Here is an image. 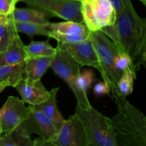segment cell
<instances>
[{
  "mask_svg": "<svg viewBox=\"0 0 146 146\" xmlns=\"http://www.w3.org/2000/svg\"><path fill=\"white\" fill-rule=\"evenodd\" d=\"M116 46L119 53L129 56L138 71L146 53V17L135 11L131 0H123V5L115 22L101 30Z\"/></svg>",
  "mask_w": 146,
  "mask_h": 146,
  "instance_id": "6da1fadb",
  "label": "cell"
},
{
  "mask_svg": "<svg viewBox=\"0 0 146 146\" xmlns=\"http://www.w3.org/2000/svg\"><path fill=\"white\" fill-rule=\"evenodd\" d=\"M117 113L111 118L118 146H146V116L118 91H111Z\"/></svg>",
  "mask_w": 146,
  "mask_h": 146,
  "instance_id": "7a4b0ae2",
  "label": "cell"
},
{
  "mask_svg": "<svg viewBox=\"0 0 146 146\" xmlns=\"http://www.w3.org/2000/svg\"><path fill=\"white\" fill-rule=\"evenodd\" d=\"M74 115L84 130L88 146H118L111 118L92 106L87 108L76 106Z\"/></svg>",
  "mask_w": 146,
  "mask_h": 146,
  "instance_id": "3957f363",
  "label": "cell"
},
{
  "mask_svg": "<svg viewBox=\"0 0 146 146\" xmlns=\"http://www.w3.org/2000/svg\"><path fill=\"white\" fill-rule=\"evenodd\" d=\"M89 38L96 51L100 64L98 71L103 81L111 87V91H118L117 84L122 73L115 67V59L119 54L116 46L102 31H90Z\"/></svg>",
  "mask_w": 146,
  "mask_h": 146,
  "instance_id": "277c9868",
  "label": "cell"
},
{
  "mask_svg": "<svg viewBox=\"0 0 146 146\" xmlns=\"http://www.w3.org/2000/svg\"><path fill=\"white\" fill-rule=\"evenodd\" d=\"M56 48V52L50 67L56 75L65 81L74 93L77 101V106L82 108H88L91 104L87 95L81 94L77 87V80L81 74L80 65L58 44Z\"/></svg>",
  "mask_w": 146,
  "mask_h": 146,
  "instance_id": "5b68a950",
  "label": "cell"
},
{
  "mask_svg": "<svg viewBox=\"0 0 146 146\" xmlns=\"http://www.w3.org/2000/svg\"><path fill=\"white\" fill-rule=\"evenodd\" d=\"M81 14L84 24L90 31L111 27L116 20V12L109 0H83Z\"/></svg>",
  "mask_w": 146,
  "mask_h": 146,
  "instance_id": "8992f818",
  "label": "cell"
},
{
  "mask_svg": "<svg viewBox=\"0 0 146 146\" xmlns=\"http://www.w3.org/2000/svg\"><path fill=\"white\" fill-rule=\"evenodd\" d=\"M29 7L45 11L50 17L84 23L81 1L78 0H22Z\"/></svg>",
  "mask_w": 146,
  "mask_h": 146,
  "instance_id": "52a82bcc",
  "label": "cell"
},
{
  "mask_svg": "<svg viewBox=\"0 0 146 146\" xmlns=\"http://www.w3.org/2000/svg\"><path fill=\"white\" fill-rule=\"evenodd\" d=\"M31 108L29 117L14 131L27 137H31L32 133L37 134L46 142V146H51V143L56 138L58 128L47 115L35 109L32 106Z\"/></svg>",
  "mask_w": 146,
  "mask_h": 146,
  "instance_id": "ba28073f",
  "label": "cell"
},
{
  "mask_svg": "<svg viewBox=\"0 0 146 146\" xmlns=\"http://www.w3.org/2000/svg\"><path fill=\"white\" fill-rule=\"evenodd\" d=\"M31 106H26L22 100L9 96L0 110V128L2 134L11 132L29 117Z\"/></svg>",
  "mask_w": 146,
  "mask_h": 146,
  "instance_id": "9c48e42d",
  "label": "cell"
},
{
  "mask_svg": "<svg viewBox=\"0 0 146 146\" xmlns=\"http://www.w3.org/2000/svg\"><path fill=\"white\" fill-rule=\"evenodd\" d=\"M51 146H88L84 130L74 114L64 119Z\"/></svg>",
  "mask_w": 146,
  "mask_h": 146,
  "instance_id": "30bf717a",
  "label": "cell"
},
{
  "mask_svg": "<svg viewBox=\"0 0 146 146\" xmlns=\"http://www.w3.org/2000/svg\"><path fill=\"white\" fill-rule=\"evenodd\" d=\"M80 66H88L99 69L100 64L96 51L90 38L74 44L58 43Z\"/></svg>",
  "mask_w": 146,
  "mask_h": 146,
  "instance_id": "8fae6325",
  "label": "cell"
},
{
  "mask_svg": "<svg viewBox=\"0 0 146 146\" xmlns=\"http://www.w3.org/2000/svg\"><path fill=\"white\" fill-rule=\"evenodd\" d=\"M14 88H16L25 104L36 106L46 101L50 96L49 91L41 81H32L24 77Z\"/></svg>",
  "mask_w": 146,
  "mask_h": 146,
  "instance_id": "7c38bea8",
  "label": "cell"
},
{
  "mask_svg": "<svg viewBox=\"0 0 146 146\" xmlns=\"http://www.w3.org/2000/svg\"><path fill=\"white\" fill-rule=\"evenodd\" d=\"M27 56L25 45L16 31L11 37L7 49L0 53V66L19 64L25 61Z\"/></svg>",
  "mask_w": 146,
  "mask_h": 146,
  "instance_id": "4fadbf2b",
  "label": "cell"
},
{
  "mask_svg": "<svg viewBox=\"0 0 146 146\" xmlns=\"http://www.w3.org/2000/svg\"><path fill=\"white\" fill-rule=\"evenodd\" d=\"M54 56H27L25 63V76L32 81L41 80L46 70L50 67Z\"/></svg>",
  "mask_w": 146,
  "mask_h": 146,
  "instance_id": "5bb4252c",
  "label": "cell"
},
{
  "mask_svg": "<svg viewBox=\"0 0 146 146\" xmlns=\"http://www.w3.org/2000/svg\"><path fill=\"white\" fill-rule=\"evenodd\" d=\"M58 89H59V87H56V88H52L49 91L50 96L46 101L41 103V104H38V105L32 106L35 109L38 110L43 113L45 114L46 115H47L48 118H51L54 121L55 125H56L58 129H59L61 124L64 122V118H63L61 112L57 107L56 96Z\"/></svg>",
  "mask_w": 146,
  "mask_h": 146,
  "instance_id": "9a60e30c",
  "label": "cell"
},
{
  "mask_svg": "<svg viewBox=\"0 0 146 146\" xmlns=\"http://www.w3.org/2000/svg\"><path fill=\"white\" fill-rule=\"evenodd\" d=\"M25 76V63L0 66V85L14 87Z\"/></svg>",
  "mask_w": 146,
  "mask_h": 146,
  "instance_id": "2e32d148",
  "label": "cell"
},
{
  "mask_svg": "<svg viewBox=\"0 0 146 146\" xmlns=\"http://www.w3.org/2000/svg\"><path fill=\"white\" fill-rule=\"evenodd\" d=\"M50 16L45 11L35 8H17L9 16L14 21L34 22L38 24H48Z\"/></svg>",
  "mask_w": 146,
  "mask_h": 146,
  "instance_id": "e0dca14e",
  "label": "cell"
},
{
  "mask_svg": "<svg viewBox=\"0 0 146 146\" xmlns=\"http://www.w3.org/2000/svg\"><path fill=\"white\" fill-rule=\"evenodd\" d=\"M49 31L62 34H89L90 31L84 23L66 21L58 23H48Z\"/></svg>",
  "mask_w": 146,
  "mask_h": 146,
  "instance_id": "ac0fdd59",
  "label": "cell"
},
{
  "mask_svg": "<svg viewBox=\"0 0 146 146\" xmlns=\"http://www.w3.org/2000/svg\"><path fill=\"white\" fill-rule=\"evenodd\" d=\"M14 21V27L17 32H21L27 34L31 38L35 35H43L48 36L49 34L48 24H38L34 22H24V21Z\"/></svg>",
  "mask_w": 146,
  "mask_h": 146,
  "instance_id": "d6986e66",
  "label": "cell"
},
{
  "mask_svg": "<svg viewBox=\"0 0 146 146\" xmlns=\"http://www.w3.org/2000/svg\"><path fill=\"white\" fill-rule=\"evenodd\" d=\"M27 56H51L55 55L56 48L50 44L49 39L46 41H33L29 45L25 46Z\"/></svg>",
  "mask_w": 146,
  "mask_h": 146,
  "instance_id": "ffe728a7",
  "label": "cell"
},
{
  "mask_svg": "<svg viewBox=\"0 0 146 146\" xmlns=\"http://www.w3.org/2000/svg\"><path fill=\"white\" fill-rule=\"evenodd\" d=\"M0 146H34V140L13 131L1 135Z\"/></svg>",
  "mask_w": 146,
  "mask_h": 146,
  "instance_id": "44dd1931",
  "label": "cell"
},
{
  "mask_svg": "<svg viewBox=\"0 0 146 146\" xmlns=\"http://www.w3.org/2000/svg\"><path fill=\"white\" fill-rule=\"evenodd\" d=\"M136 78V76L130 70L123 71L121 76L117 84V89L118 92L123 96L126 97L131 95L133 91L134 80Z\"/></svg>",
  "mask_w": 146,
  "mask_h": 146,
  "instance_id": "7402d4cb",
  "label": "cell"
},
{
  "mask_svg": "<svg viewBox=\"0 0 146 146\" xmlns=\"http://www.w3.org/2000/svg\"><path fill=\"white\" fill-rule=\"evenodd\" d=\"M90 34V33H89ZM89 34H62L50 31L48 37L56 40L61 44H74L84 41L89 38Z\"/></svg>",
  "mask_w": 146,
  "mask_h": 146,
  "instance_id": "603a6c76",
  "label": "cell"
},
{
  "mask_svg": "<svg viewBox=\"0 0 146 146\" xmlns=\"http://www.w3.org/2000/svg\"><path fill=\"white\" fill-rule=\"evenodd\" d=\"M95 80V75L91 70H84L82 73L81 72L78 80H77V87L81 94L87 95V90L91 87V84Z\"/></svg>",
  "mask_w": 146,
  "mask_h": 146,
  "instance_id": "cb8c5ba5",
  "label": "cell"
},
{
  "mask_svg": "<svg viewBox=\"0 0 146 146\" xmlns=\"http://www.w3.org/2000/svg\"><path fill=\"white\" fill-rule=\"evenodd\" d=\"M115 67L118 71L123 73L125 70H130L136 76V69L134 67L131 57L124 53H119L115 59Z\"/></svg>",
  "mask_w": 146,
  "mask_h": 146,
  "instance_id": "d4e9b609",
  "label": "cell"
},
{
  "mask_svg": "<svg viewBox=\"0 0 146 146\" xmlns=\"http://www.w3.org/2000/svg\"><path fill=\"white\" fill-rule=\"evenodd\" d=\"M19 0H0V14L9 17L16 7Z\"/></svg>",
  "mask_w": 146,
  "mask_h": 146,
  "instance_id": "484cf974",
  "label": "cell"
},
{
  "mask_svg": "<svg viewBox=\"0 0 146 146\" xmlns=\"http://www.w3.org/2000/svg\"><path fill=\"white\" fill-rule=\"evenodd\" d=\"M93 91H94V95L96 97L108 95L111 91V87L104 81H100V82L95 84L94 88H93Z\"/></svg>",
  "mask_w": 146,
  "mask_h": 146,
  "instance_id": "4316f807",
  "label": "cell"
},
{
  "mask_svg": "<svg viewBox=\"0 0 146 146\" xmlns=\"http://www.w3.org/2000/svg\"><path fill=\"white\" fill-rule=\"evenodd\" d=\"M114 7L116 12V18L118 16V14L121 12V9H122L123 5V0H109Z\"/></svg>",
  "mask_w": 146,
  "mask_h": 146,
  "instance_id": "83f0119b",
  "label": "cell"
},
{
  "mask_svg": "<svg viewBox=\"0 0 146 146\" xmlns=\"http://www.w3.org/2000/svg\"><path fill=\"white\" fill-rule=\"evenodd\" d=\"M9 22V17L0 14V24H7Z\"/></svg>",
  "mask_w": 146,
  "mask_h": 146,
  "instance_id": "f1b7e54d",
  "label": "cell"
},
{
  "mask_svg": "<svg viewBox=\"0 0 146 146\" xmlns=\"http://www.w3.org/2000/svg\"><path fill=\"white\" fill-rule=\"evenodd\" d=\"M141 65L143 66L144 67L146 68V53L143 54L142 57V59H141Z\"/></svg>",
  "mask_w": 146,
  "mask_h": 146,
  "instance_id": "f546056e",
  "label": "cell"
},
{
  "mask_svg": "<svg viewBox=\"0 0 146 146\" xmlns=\"http://www.w3.org/2000/svg\"><path fill=\"white\" fill-rule=\"evenodd\" d=\"M6 88L5 86H1L0 85V93L1 92V91H3L4 90V88Z\"/></svg>",
  "mask_w": 146,
  "mask_h": 146,
  "instance_id": "4dcf8cb0",
  "label": "cell"
},
{
  "mask_svg": "<svg viewBox=\"0 0 146 146\" xmlns=\"http://www.w3.org/2000/svg\"><path fill=\"white\" fill-rule=\"evenodd\" d=\"M1 135H2V133H1V128H0V138H1Z\"/></svg>",
  "mask_w": 146,
  "mask_h": 146,
  "instance_id": "1f68e13d",
  "label": "cell"
},
{
  "mask_svg": "<svg viewBox=\"0 0 146 146\" xmlns=\"http://www.w3.org/2000/svg\"><path fill=\"white\" fill-rule=\"evenodd\" d=\"M143 4L146 7V0H144V4Z\"/></svg>",
  "mask_w": 146,
  "mask_h": 146,
  "instance_id": "d6a6232c",
  "label": "cell"
},
{
  "mask_svg": "<svg viewBox=\"0 0 146 146\" xmlns=\"http://www.w3.org/2000/svg\"><path fill=\"white\" fill-rule=\"evenodd\" d=\"M139 1H141L143 4H144V0H139Z\"/></svg>",
  "mask_w": 146,
  "mask_h": 146,
  "instance_id": "836d02e7",
  "label": "cell"
},
{
  "mask_svg": "<svg viewBox=\"0 0 146 146\" xmlns=\"http://www.w3.org/2000/svg\"><path fill=\"white\" fill-rule=\"evenodd\" d=\"M78 1H83V0H78Z\"/></svg>",
  "mask_w": 146,
  "mask_h": 146,
  "instance_id": "e575fe53",
  "label": "cell"
},
{
  "mask_svg": "<svg viewBox=\"0 0 146 146\" xmlns=\"http://www.w3.org/2000/svg\"><path fill=\"white\" fill-rule=\"evenodd\" d=\"M19 1H21V0H19Z\"/></svg>",
  "mask_w": 146,
  "mask_h": 146,
  "instance_id": "d590c367",
  "label": "cell"
},
{
  "mask_svg": "<svg viewBox=\"0 0 146 146\" xmlns=\"http://www.w3.org/2000/svg\"><path fill=\"white\" fill-rule=\"evenodd\" d=\"M21 1H22V0H21Z\"/></svg>",
  "mask_w": 146,
  "mask_h": 146,
  "instance_id": "8d00e7d4",
  "label": "cell"
}]
</instances>
